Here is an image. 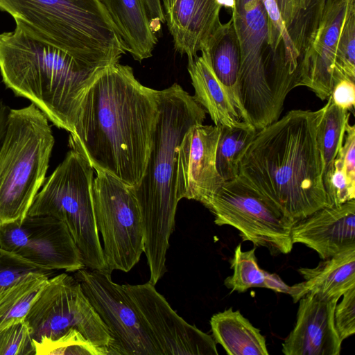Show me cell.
Instances as JSON below:
<instances>
[{
    "instance_id": "cell-34",
    "label": "cell",
    "mask_w": 355,
    "mask_h": 355,
    "mask_svg": "<svg viewBox=\"0 0 355 355\" xmlns=\"http://www.w3.org/2000/svg\"><path fill=\"white\" fill-rule=\"evenodd\" d=\"M334 309V325L340 340L355 333V286L348 289Z\"/></svg>"
},
{
    "instance_id": "cell-2",
    "label": "cell",
    "mask_w": 355,
    "mask_h": 355,
    "mask_svg": "<svg viewBox=\"0 0 355 355\" xmlns=\"http://www.w3.org/2000/svg\"><path fill=\"white\" fill-rule=\"evenodd\" d=\"M324 110L289 111L257 131L239 162L238 176L295 223L329 206L316 140Z\"/></svg>"
},
{
    "instance_id": "cell-1",
    "label": "cell",
    "mask_w": 355,
    "mask_h": 355,
    "mask_svg": "<svg viewBox=\"0 0 355 355\" xmlns=\"http://www.w3.org/2000/svg\"><path fill=\"white\" fill-rule=\"evenodd\" d=\"M158 114L157 90L140 83L131 67L114 63L85 92L69 146L94 170L135 187L146 170Z\"/></svg>"
},
{
    "instance_id": "cell-28",
    "label": "cell",
    "mask_w": 355,
    "mask_h": 355,
    "mask_svg": "<svg viewBox=\"0 0 355 355\" xmlns=\"http://www.w3.org/2000/svg\"><path fill=\"white\" fill-rule=\"evenodd\" d=\"M230 265L233 274L225 279L224 284L231 289V293H243L251 288L269 289L272 273L259 266L255 256V248L243 251L241 245L239 244L234 250Z\"/></svg>"
},
{
    "instance_id": "cell-39",
    "label": "cell",
    "mask_w": 355,
    "mask_h": 355,
    "mask_svg": "<svg viewBox=\"0 0 355 355\" xmlns=\"http://www.w3.org/2000/svg\"><path fill=\"white\" fill-rule=\"evenodd\" d=\"M216 2L225 8H231L232 10L235 7L236 0H216Z\"/></svg>"
},
{
    "instance_id": "cell-33",
    "label": "cell",
    "mask_w": 355,
    "mask_h": 355,
    "mask_svg": "<svg viewBox=\"0 0 355 355\" xmlns=\"http://www.w3.org/2000/svg\"><path fill=\"white\" fill-rule=\"evenodd\" d=\"M329 206H338L355 199V189L347 180L342 157L338 153L334 167L329 175L323 180Z\"/></svg>"
},
{
    "instance_id": "cell-23",
    "label": "cell",
    "mask_w": 355,
    "mask_h": 355,
    "mask_svg": "<svg viewBox=\"0 0 355 355\" xmlns=\"http://www.w3.org/2000/svg\"><path fill=\"white\" fill-rule=\"evenodd\" d=\"M188 60L187 69L194 89L193 98L215 125L232 126L239 119L225 89L215 75L206 52Z\"/></svg>"
},
{
    "instance_id": "cell-18",
    "label": "cell",
    "mask_w": 355,
    "mask_h": 355,
    "mask_svg": "<svg viewBox=\"0 0 355 355\" xmlns=\"http://www.w3.org/2000/svg\"><path fill=\"white\" fill-rule=\"evenodd\" d=\"M173 46L190 60L198 55L221 28L216 0H160Z\"/></svg>"
},
{
    "instance_id": "cell-25",
    "label": "cell",
    "mask_w": 355,
    "mask_h": 355,
    "mask_svg": "<svg viewBox=\"0 0 355 355\" xmlns=\"http://www.w3.org/2000/svg\"><path fill=\"white\" fill-rule=\"evenodd\" d=\"M49 277L30 273L0 291V330L25 320Z\"/></svg>"
},
{
    "instance_id": "cell-3",
    "label": "cell",
    "mask_w": 355,
    "mask_h": 355,
    "mask_svg": "<svg viewBox=\"0 0 355 355\" xmlns=\"http://www.w3.org/2000/svg\"><path fill=\"white\" fill-rule=\"evenodd\" d=\"M159 114L145 172L132 187L140 209L144 253L155 285L166 271V257L179 200L175 190L176 154L185 134L203 124L206 112L179 84L157 90Z\"/></svg>"
},
{
    "instance_id": "cell-12",
    "label": "cell",
    "mask_w": 355,
    "mask_h": 355,
    "mask_svg": "<svg viewBox=\"0 0 355 355\" xmlns=\"http://www.w3.org/2000/svg\"><path fill=\"white\" fill-rule=\"evenodd\" d=\"M35 342L79 331L105 355L112 342L109 331L80 282L66 272L50 277L25 318Z\"/></svg>"
},
{
    "instance_id": "cell-8",
    "label": "cell",
    "mask_w": 355,
    "mask_h": 355,
    "mask_svg": "<svg viewBox=\"0 0 355 355\" xmlns=\"http://www.w3.org/2000/svg\"><path fill=\"white\" fill-rule=\"evenodd\" d=\"M94 172L89 161L71 149L46 178L27 214L50 216L63 222L80 252L85 267L105 270L93 207Z\"/></svg>"
},
{
    "instance_id": "cell-36",
    "label": "cell",
    "mask_w": 355,
    "mask_h": 355,
    "mask_svg": "<svg viewBox=\"0 0 355 355\" xmlns=\"http://www.w3.org/2000/svg\"><path fill=\"white\" fill-rule=\"evenodd\" d=\"M342 157L348 182L355 189V126L349 123L345 126L343 146L338 153Z\"/></svg>"
},
{
    "instance_id": "cell-40",
    "label": "cell",
    "mask_w": 355,
    "mask_h": 355,
    "mask_svg": "<svg viewBox=\"0 0 355 355\" xmlns=\"http://www.w3.org/2000/svg\"><path fill=\"white\" fill-rule=\"evenodd\" d=\"M5 133V128L3 125V123L0 118V146L1 144V142L3 141V137Z\"/></svg>"
},
{
    "instance_id": "cell-26",
    "label": "cell",
    "mask_w": 355,
    "mask_h": 355,
    "mask_svg": "<svg viewBox=\"0 0 355 355\" xmlns=\"http://www.w3.org/2000/svg\"><path fill=\"white\" fill-rule=\"evenodd\" d=\"M220 136L216 154L217 170L223 182L236 178L240 160L257 130L250 123L239 120L232 126L218 125Z\"/></svg>"
},
{
    "instance_id": "cell-22",
    "label": "cell",
    "mask_w": 355,
    "mask_h": 355,
    "mask_svg": "<svg viewBox=\"0 0 355 355\" xmlns=\"http://www.w3.org/2000/svg\"><path fill=\"white\" fill-rule=\"evenodd\" d=\"M201 50L206 52L211 68L225 89L239 119L246 121L239 87V46L232 19L223 24Z\"/></svg>"
},
{
    "instance_id": "cell-6",
    "label": "cell",
    "mask_w": 355,
    "mask_h": 355,
    "mask_svg": "<svg viewBox=\"0 0 355 355\" xmlns=\"http://www.w3.org/2000/svg\"><path fill=\"white\" fill-rule=\"evenodd\" d=\"M17 26L97 69L126 53L101 0H0Z\"/></svg>"
},
{
    "instance_id": "cell-16",
    "label": "cell",
    "mask_w": 355,
    "mask_h": 355,
    "mask_svg": "<svg viewBox=\"0 0 355 355\" xmlns=\"http://www.w3.org/2000/svg\"><path fill=\"white\" fill-rule=\"evenodd\" d=\"M220 128L200 124L184 136L177 150L176 196L204 205L223 184L216 164Z\"/></svg>"
},
{
    "instance_id": "cell-10",
    "label": "cell",
    "mask_w": 355,
    "mask_h": 355,
    "mask_svg": "<svg viewBox=\"0 0 355 355\" xmlns=\"http://www.w3.org/2000/svg\"><path fill=\"white\" fill-rule=\"evenodd\" d=\"M203 205L214 215L216 225L236 228L243 241L266 248L272 255L292 250L295 222L239 176L223 182Z\"/></svg>"
},
{
    "instance_id": "cell-30",
    "label": "cell",
    "mask_w": 355,
    "mask_h": 355,
    "mask_svg": "<svg viewBox=\"0 0 355 355\" xmlns=\"http://www.w3.org/2000/svg\"><path fill=\"white\" fill-rule=\"evenodd\" d=\"M30 273L51 277L53 270L42 268L0 246V291Z\"/></svg>"
},
{
    "instance_id": "cell-19",
    "label": "cell",
    "mask_w": 355,
    "mask_h": 355,
    "mask_svg": "<svg viewBox=\"0 0 355 355\" xmlns=\"http://www.w3.org/2000/svg\"><path fill=\"white\" fill-rule=\"evenodd\" d=\"M291 239L293 244L300 243L317 252L322 259L355 245V199L324 207L297 221Z\"/></svg>"
},
{
    "instance_id": "cell-4",
    "label": "cell",
    "mask_w": 355,
    "mask_h": 355,
    "mask_svg": "<svg viewBox=\"0 0 355 355\" xmlns=\"http://www.w3.org/2000/svg\"><path fill=\"white\" fill-rule=\"evenodd\" d=\"M103 69L80 61L19 26L0 33V72L6 86L16 96L30 100L54 125L69 133L85 92Z\"/></svg>"
},
{
    "instance_id": "cell-32",
    "label": "cell",
    "mask_w": 355,
    "mask_h": 355,
    "mask_svg": "<svg viewBox=\"0 0 355 355\" xmlns=\"http://www.w3.org/2000/svg\"><path fill=\"white\" fill-rule=\"evenodd\" d=\"M335 71L339 80L355 81V15L349 19L338 42Z\"/></svg>"
},
{
    "instance_id": "cell-20",
    "label": "cell",
    "mask_w": 355,
    "mask_h": 355,
    "mask_svg": "<svg viewBox=\"0 0 355 355\" xmlns=\"http://www.w3.org/2000/svg\"><path fill=\"white\" fill-rule=\"evenodd\" d=\"M304 281L291 286L289 295L294 302L308 293L340 299L355 286V245L322 259L315 268L298 270Z\"/></svg>"
},
{
    "instance_id": "cell-17",
    "label": "cell",
    "mask_w": 355,
    "mask_h": 355,
    "mask_svg": "<svg viewBox=\"0 0 355 355\" xmlns=\"http://www.w3.org/2000/svg\"><path fill=\"white\" fill-rule=\"evenodd\" d=\"M338 298L308 293L300 305L293 329L282 344L285 355H339L342 340L334 325Z\"/></svg>"
},
{
    "instance_id": "cell-31",
    "label": "cell",
    "mask_w": 355,
    "mask_h": 355,
    "mask_svg": "<svg viewBox=\"0 0 355 355\" xmlns=\"http://www.w3.org/2000/svg\"><path fill=\"white\" fill-rule=\"evenodd\" d=\"M0 355H36L34 340L25 320L0 330Z\"/></svg>"
},
{
    "instance_id": "cell-38",
    "label": "cell",
    "mask_w": 355,
    "mask_h": 355,
    "mask_svg": "<svg viewBox=\"0 0 355 355\" xmlns=\"http://www.w3.org/2000/svg\"><path fill=\"white\" fill-rule=\"evenodd\" d=\"M152 30L157 33L162 24L165 23V18L160 0H144Z\"/></svg>"
},
{
    "instance_id": "cell-35",
    "label": "cell",
    "mask_w": 355,
    "mask_h": 355,
    "mask_svg": "<svg viewBox=\"0 0 355 355\" xmlns=\"http://www.w3.org/2000/svg\"><path fill=\"white\" fill-rule=\"evenodd\" d=\"M261 1L272 24L279 31L282 37L288 64L292 71L295 73L300 79V56L284 25L277 1L276 0H261Z\"/></svg>"
},
{
    "instance_id": "cell-29",
    "label": "cell",
    "mask_w": 355,
    "mask_h": 355,
    "mask_svg": "<svg viewBox=\"0 0 355 355\" xmlns=\"http://www.w3.org/2000/svg\"><path fill=\"white\" fill-rule=\"evenodd\" d=\"M34 343L36 355H105L74 329L55 339L43 338Z\"/></svg>"
},
{
    "instance_id": "cell-9",
    "label": "cell",
    "mask_w": 355,
    "mask_h": 355,
    "mask_svg": "<svg viewBox=\"0 0 355 355\" xmlns=\"http://www.w3.org/2000/svg\"><path fill=\"white\" fill-rule=\"evenodd\" d=\"M355 0H305L286 22L289 37L300 56L299 86L328 99L340 81L335 71L338 42Z\"/></svg>"
},
{
    "instance_id": "cell-7",
    "label": "cell",
    "mask_w": 355,
    "mask_h": 355,
    "mask_svg": "<svg viewBox=\"0 0 355 355\" xmlns=\"http://www.w3.org/2000/svg\"><path fill=\"white\" fill-rule=\"evenodd\" d=\"M55 139L33 103L9 110L0 146V226L23 220L42 187Z\"/></svg>"
},
{
    "instance_id": "cell-5",
    "label": "cell",
    "mask_w": 355,
    "mask_h": 355,
    "mask_svg": "<svg viewBox=\"0 0 355 355\" xmlns=\"http://www.w3.org/2000/svg\"><path fill=\"white\" fill-rule=\"evenodd\" d=\"M231 19L239 46L241 102L246 122L258 131L280 117L299 78L261 0H236Z\"/></svg>"
},
{
    "instance_id": "cell-24",
    "label": "cell",
    "mask_w": 355,
    "mask_h": 355,
    "mask_svg": "<svg viewBox=\"0 0 355 355\" xmlns=\"http://www.w3.org/2000/svg\"><path fill=\"white\" fill-rule=\"evenodd\" d=\"M212 337L230 355H268L265 337L239 310L232 307L212 315Z\"/></svg>"
},
{
    "instance_id": "cell-21",
    "label": "cell",
    "mask_w": 355,
    "mask_h": 355,
    "mask_svg": "<svg viewBox=\"0 0 355 355\" xmlns=\"http://www.w3.org/2000/svg\"><path fill=\"white\" fill-rule=\"evenodd\" d=\"M115 25L126 52L139 62L153 55L157 42L144 0H101Z\"/></svg>"
},
{
    "instance_id": "cell-37",
    "label": "cell",
    "mask_w": 355,
    "mask_h": 355,
    "mask_svg": "<svg viewBox=\"0 0 355 355\" xmlns=\"http://www.w3.org/2000/svg\"><path fill=\"white\" fill-rule=\"evenodd\" d=\"M331 98L338 107L350 111L355 104V84L349 79H343L334 86Z\"/></svg>"
},
{
    "instance_id": "cell-27",
    "label": "cell",
    "mask_w": 355,
    "mask_h": 355,
    "mask_svg": "<svg viewBox=\"0 0 355 355\" xmlns=\"http://www.w3.org/2000/svg\"><path fill=\"white\" fill-rule=\"evenodd\" d=\"M349 117V111L336 105L331 96L328 98L316 132L317 144L322 161L323 180L333 170L334 160L343 144L345 126Z\"/></svg>"
},
{
    "instance_id": "cell-13",
    "label": "cell",
    "mask_w": 355,
    "mask_h": 355,
    "mask_svg": "<svg viewBox=\"0 0 355 355\" xmlns=\"http://www.w3.org/2000/svg\"><path fill=\"white\" fill-rule=\"evenodd\" d=\"M111 273L85 267L74 272L110 335L107 355H159L123 285L114 282Z\"/></svg>"
},
{
    "instance_id": "cell-14",
    "label": "cell",
    "mask_w": 355,
    "mask_h": 355,
    "mask_svg": "<svg viewBox=\"0 0 355 355\" xmlns=\"http://www.w3.org/2000/svg\"><path fill=\"white\" fill-rule=\"evenodd\" d=\"M159 355H218L213 337L186 322L150 282L123 284Z\"/></svg>"
},
{
    "instance_id": "cell-11",
    "label": "cell",
    "mask_w": 355,
    "mask_h": 355,
    "mask_svg": "<svg viewBox=\"0 0 355 355\" xmlns=\"http://www.w3.org/2000/svg\"><path fill=\"white\" fill-rule=\"evenodd\" d=\"M94 171L93 207L106 269L127 272L139 262L144 250L138 202L132 187L107 172Z\"/></svg>"
},
{
    "instance_id": "cell-15",
    "label": "cell",
    "mask_w": 355,
    "mask_h": 355,
    "mask_svg": "<svg viewBox=\"0 0 355 355\" xmlns=\"http://www.w3.org/2000/svg\"><path fill=\"white\" fill-rule=\"evenodd\" d=\"M0 246L49 270L76 272L85 268L67 225L45 215H26L0 226Z\"/></svg>"
}]
</instances>
